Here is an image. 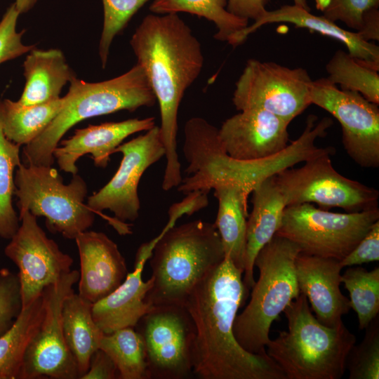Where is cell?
<instances>
[{
	"mask_svg": "<svg viewBox=\"0 0 379 379\" xmlns=\"http://www.w3.org/2000/svg\"><path fill=\"white\" fill-rule=\"evenodd\" d=\"M379 8V0H329L322 10L323 16L335 22L341 21L355 32H359L364 15Z\"/></svg>",
	"mask_w": 379,
	"mask_h": 379,
	"instance_id": "obj_38",
	"label": "cell"
},
{
	"mask_svg": "<svg viewBox=\"0 0 379 379\" xmlns=\"http://www.w3.org/2000/svg\"><path fill=\"white\" fill-rule=\"evenodd\" d=\"M326 77L345 91L360 93L367 100L379 104L378 71L371 69L342 50L337 51L326 65Z\"/></svg>",
	"mask_w": 379,
	"mask_h": 379,
	"instance_id": "obj_31",
	"label": "cell"
},
{
	"mask_svg": "<svg viewBox=\"0 0 379 379\" xmlns=\"http://www.w3.org/2000/svg\"><path fill=\"white\" fill-rule=\"evenodd\" d=\"M37 1L38 0H15L14 3L20 14H23L31 10Z\"/></svg>",
	"mask_w": 379,
	"mask_h": 379,
	"instance_id": "obj_43",
	"label": "cell"
},
{
	"mask_svg": "<svg viewBox=\"0 0 379 379\" xmlns=\"http://www.w3.org/2000/svg\"><path fill=\"white\" fill-rule=\"evenodd\" d=\"M378 220V208L340 213L305 203L286 207L275 235L296 244L301 253L341 260Z\"/></svg>",
	"mask_w": 379,
	"mask_h": 379,
	"instance_id": "obj_8",
	"label": "cell"
},
{
	"mask_svg": "<svg viewBox=\"0 0 379 379\" xmlns=\"http://www.w3.org/2000/svg\"><path fill=\"white\" fill-rule=\"evenodd\" d=\"M362 341L350 349L345 367L350 379L379 378V317L365 328Z\"/></svg>",
	"mask_w": 379,
	"mask_h": 379,
	"instance_id": "obj_34",
	"label": "cell"
},
{
	"mask_svg": "<svg viewBox=\"0 0 379 379\" xmlns=\"http://www.w3.org/2000/svg\"><path fill=\"white\" fill-rule=\"evenodd\" d=\"M288 124L267 111L248 109L227 119L218 135L229 156L255 160L273 155L288 145Z\"/></svg>",
	"mask_w": 379,
	"mask_h": 379,
	"instance_id": "obj_17",
	"label": "cell"
},
{
	"mask_svg": "<svg viewBox=\"0 0 379 379\" xmlns=\"http://www.w3.org/2000/svg\"><path fill=\"white\" fill-rule=\"evenodd\" d=\"M300 247L274 235L257 254L254 266L259 277L252 287L251 299L237 314L233 327L234 337L246 351L265 354L273 321L300 293L295 262Z\"/></svg>",
	"mask_w": 379,
	"mask_h": 379,
	"instance_id": "obj_6",
	"label": "cell"
},
{
	"mask_svg": "<svg viewBox=\"0 0 379 379\" xmlns=\"http://www.w3.org/2000/svg\"><path fill=\"white\" fill-rule=\"evenodd\" d=\"M19 220V227L4 252L18 268L25 308L38 298L47 286L72 271L73 259L46 236L36 217L28 211L20 213Z\"/></svg>",
	"mask_w": 379,
	"mask_h": 379,
	"instance_id": "obj_14",
	"label": "cell"
},
{
	"mask_svg": "<svg viewBox=\"0 0 379 379\" xmlns=\"http://www.w3.org/2000/svg\"><path fill=\"white\" fill-rule=\"evenodd\" d=\"M243 272L227 258L194 288L185 307L195 328L192 372L201 379H286L267 354L244 350L233 331L246 291Z\"/></svg>",
	"mask_w": 379,
	"mask_h": 379,
	"instance_id": "obj_1",
	"label": "cell"
},
{
	"mask_svg": "<svg viewBox=\"0 0 379 379\" xmlns=\"http://www.w3.org/2000/svg\"><path fill=\"white\" fill-rule=\"evenodd\" d=\"M103 27L98 53L103 68L114 37L126 27L131 18L148 0H102Z\"/></svg>",
	"mask_w": 379,
	"mask_h": 379,
	"instance_id": "obj_35",
	"label": "cell"
},
{
	"mask_svg": "<svg viewBox=\"0 0 379 379\" xmlns=\"http://www.w3.org/2000/svg\"><path fill=\"white\" fill-rule=\"evenodd\" d=\"M65 96L34 105H23L18 101H0V112L5 136L20 146L36 139L60 113Z\"/></svg>",
	"mask_w": 379,
	"mask_h": 379,
	"instance_id": "obj_27",
	"label": "cell"
},
{
	"mask_svg": "<svg viewBox=\"0 0 379 379\" xmlns=\"http://www.w3.org/2000/svg\"><path fill=\"white\" fill-rule=\"evenodd\" d=\"M20 15L13 2L8 7L0 21V65L29 52L34 47L22 43L25 29L17 32Z\"/></svg>",
	"mask_w": 379,
	"mask_h": 379,
	"instance_id": "obj_37",
	"label": "cell"
},
{
	"mask_svg": "<svg viewBox=\"0 0 379 379\" xmlns=\"http://www.w3.org/2000/svg\"><path fill=\"white\" fill-rule=\"evenodd\" d=\"M22 310L18 274L0 270V336L13 324Z\"/></svg>",
	"mask_w": 379,
	"mask_h": 379,
	"instance_id": "obj_36",
	"label": "cell"
},
{
	"mask_svg": "<svg viewBox=\"0 0 379 379\" xmlns=\"http://www.w3.org/2000/svg\"><path fill=\"white\" fill-rule=\"evenodd\" d=\"M116 378H119L117 366L112 358L100 348L93 354L88 369L81 378V379Z\"/></svg>",
	"mask_w": 379,
	"mask_h": 379,
	"instance_id": "obj_40",
	"label": "cell"
},
{
	"mask_svg": "<svg viewBox=\"0 0 379 379\" xmlns=\"http://www.w3.org/2000/svg\"><path fill=\"white\" fill-rule=\"evenodd\" d=\"M310 100L339 121L343 147L357 164L379 167L378 105L357 92L340 89L327 78L312 80Z\"/></svg>",
	"mask_w": 379,
	"mask_h": 379,
	"instance_id": "obj_13",
	"label": "cell"
},
{
	"mask_svg": "<svg viewBox=\"0 0 379 379\" xmlns=\"http://www.w3.org/2000/svg\"><path fill=\"white\" fill-rule=\"evenodd\" d=\"M379 260V220L375 222L354 248L340 260L343 267Z\"/></svg>",
	"mask_w": 379,
	"mask_h": 379,
	"instance_id": "obj_39",
	"label": "cell"
},
{
	"mask_svg": "<svg viewBox=\"0 0 379 379\" xmlns=\"http://www.w3.org/2000/svg\"><path fill=\"white\" fill-rule=\"evenodd\" d=\"M154 244L152 239L142 244L136 254L133 271L128 273L113 292L92 305L93 320L104 333L136 326L140 319L154 308L145 300L153 279L151 277L144 281L142 274Z\"/></svg>",
	"mask_w": 379,
	"mask_h": 379,
	"instance_id": "obj_20",
	"label": "cell"
},
{
	"mask_svg": "<svg viewBox=\"0 0 379 379\" xmlns=\"http://www.w3.org/2000/svg\"><path fill=\"white\" fill-rule=\"evenodd\" d=\"M312 81L305 69L250 59L235 84L232 102L239 111L262 109L290 124L312 105Z\"/></svg>",
	"mask_w": 379,
	"mask_h": 379,
	"instance_id": "obj_10",
	"label": "cell"
},
{
	"mask_svg": "<svg viewBox=\"0 0 379 379\" xmlns=\"http://www.w3.org/2000/svg\"><path fill=\"white\" fill-rule=\"evenodd\" d=\"M317 117L310 114L302 134L281 151L255 160H239L226 152L219 153L213 159L212 171L219 184H233L242 188L249 196L253 189L264 180L279 172L305 162L315 157L333 153L334 149L318 147L315 141L327 133L333 124L331 119L324 117L316 123Z\"/></svg>",
	"mask_w": 379,
	"mask_h": 379,
	"instance_id": "obj_16",
	"label": "cell"
},
{
	"mask_svg": "<svg viewBox=\"0 0 379 379\" xmlns=\"http://www.w3.org/2000/svg\"><path fill=\"white\" fill-rule=\"evenodd\" d=\"M92 305L73 291L66 297L62 308L64 338L77 362L80 379L87 372L104 334L93 320Z\"/></svg>",
	"mask_w": 379,
	"mask_h": 379,
	"instance_id": "obj_26",
	"label": "cell"
},
{
	"mask_svg": "<svg viewBox=\"0 0 379 379\" xmlns=\"http://www.w3.org/2000/svg\"><path fill=\"white\" fill-rule=\"evenodd\" d=\"M25 84L18 100L34 105L60 98L62 88L75 77L60 49L29 51L24 62Z\"/></svg>",
	"mask_w": 379,
	"mask_h": 379,
	"instance_id": "obj_24",
	"label": "cell"
},
{
	"mask_svg": "<svg viewBox=\"0 0 379 379\" xmlns=\"http://www.w3.org/2000/svg\"><path fill=\"white\" fill-rule=\"evenodd\" d=\"M79 272L72 270L42 291L44 316L25 353L19 379H77V364L62 332V308Z\"/></svg>",
	"mask_w": 379,
	"mask_h": 379,
	"instance_id": "obj_12",
	"label": "cell"
},
{
	"mask_svg": "<svg viewBox=\"0 0 379 379\" xmlns=\"http://www.w3.org/2000/svg\"><path fill=\"white\" fill-rule=\"evenodd\" d=\"M149 257L153 285L145 300L152 307L183 305L195 286L224 259L215 223L197 220L175 227L168 222Z\"/></svg>",
	"mask_w": 379,
	"mask_h": 379,
	"instance_id": "obj_3",
	"label": "cell"
},
{
	"mask_svg": "<svg viewBox=\"0 0 379 379\" xmlns=\"http://www.w3.org/2000/svg\"><path fill=\"white\" fill-rule=\"evenodd\" d=\"M331 154L319 155L300 168L291 167L274 176L286 206L314 203L323 210L340 208L346 213L378 208V190L339 173Z\"/></svg>",
	"mask_w": 379,
	"mask_h": 379,
	"instance_id": "obj_9",
	"label": "cell"
},
{
	"mask_svg": "<svg viewBox=\"0 0 379 379\" xmlns=\"http://www.w3.org/2000/svg\"><path fill=\"white\" fill-rule=\"evenodd\" d=\"M288 22L296 27L307 28L343 43L348 53L363 65L379 70V47L373 43L364 40L358 32H350L338 26L323 15H313L294 4L284 5L266 12L251 25L237 33L228 42L233 47L241 44L251 34L267 24Z\"/></svg>",
	"mask_w": 379,
	"mask_h": 379,
	"instance_id": "obj_22",
	"label": "cell"
},
{
	"mask_svg": "<svg viewBox=\"0 0 379 379\" xmlns=\"http://www.w3.org/2000/svg\"><path fill=\"white\" fill-rule=\"evenodd\" d=\"M41 295L22 308L12 326L0 336V379H19L26 350L44 316Z\"/></svg>",
	"mask_w": 379,
	"mask_h": 379,
	"instance_id": "obj_28",
	"label": "cell"
},
{
	"mask_svg": "<svg viewBox=\"0 0 379 379\" xmlns=\"http://www.w3.org/2000/svg\"><path fill=\"white\" fill-rule=\"evenodd\" d=\"M130 44L159 105V127L166 160L161 187L169 191L182 179L177 153L178 109L186 90L202 70V48L178 13L147 15Z\"/></svg>",
	"mask_w": 379,
	"mask_h": 379,
	"instance_id": "obj_2",
	"label": "cell"
},
{
	"mask_svg": "<svg viewBox=\"0 0 379 379\" xmlns=\"http://www.w3.org/2000/svg\"><path fill=\"white\" fill-rule=\"evenodd\" d=\"M227 0H153L149 11L154 14L185 12L213 22L217 28L214 38L228 41L248 25V20L227 9Z\"/></svg>",
	"mask_w": 379,
	"mask_h": 379,
	"instance_id": "obj_29",
	"label": "cell"
},
{
	"mask_svg": "<svg viewBox=\"0 0 379 379\" xmlns=\"http://www.w3.org/2000/svg\"><path fill=\"white\" fill-rule=\"evenodd\" d=\"M122 154L119 167L111 180L87 199L88 206L95 213L109 210L124 223L139 217L140 202L138 187L142 174L165 156L159 127L154 126L114 151Z\"/></svg>",
	"mask_w": 379,
	"mask_h": 379,
	"instance_id": "obj_15",
	"label": "cell"
},
{
	"mask_svg": "<svg viewBox=\"0 0 379 379\" xmlns=\"http://www.w3.org/2000/svg\"><path fill=\"white\" fill-rule=\"evenodd\" d=\"M20 147L5 136L0 112V237L9 239L20 225L12 204L15 190L13 173L22 164Z\"/></svg>",
	"mask_w": 379,
	"mask_h": 379,
	"instance_id": "obj_33",
	"label": "cell"
},
{
	"mask_svg": "<svg viewBox=\"0 0 379 379\" xmlns=\"http://www.w3.org/2000/svg\"><path fill=\"white\" fill-rule=\"evenodd\" d=\"M149 379H184L193 371L195 328L183 305L154 307L139 321Z\"/></svg>",
	"mask_w": 379,
	"mask_h": 379,
	"instance_id": "obj_11",
	"label": "cell"
},
{
	"mask_svg": "<svg viewBox=\"0 0 379 379\" xmlns=\"http://www.w3.org/2000/svg\"><path fill=\"white\" fill-rule=\"evenodd\" d=\"M64 107L47 128L23 149L26 165L52 166L53 151L67 131L86 119L121 110L152 107L157 98L139 64L126 73L100 82H86L74 77Z\"/></svg>",
	"mask_w": 379,
	"mask_h": 379,
	"instance_id": "obj_5",
	"label": "cell"
},
{
	"mask_svg": "<svg viewBox=\"0 0 379 379\" xmlns=\"http://www.w3.org/2000/svg\"><path fill=\"white\" fill-rule=\"evenodd\" d=\"M99 348L114 361L121 379H149L147 352L142 335L133 327L104 333Z\"/></svg>",
	"mask_w": 379,
	"mask_h": 379,
	"instance_id": "obj_30",
	"label": "cell"
},
{
	"mask_svg": "<svg viewBox=\"0 0 379 379\" xmlns=\"http://www.w3.org/2000/svg\"><path fill=\"white\" fill-rule=\"evenodd\" d=\"M253 208L246 220V249L243 279L248 291L255 284L253 270L260 250L280 227L286 204L274 176L258 184L252 191Z\"/></svg>",
	"mask_w": 379,
	"mask_h": 379,
	"instance_id": "obj_23",
	"label": "cell"
},
{
	"mask_svg": "<svg viewBox=\"0 0 379 379\" xmlns=\"http://www.w3.org/2000/svg\"><path fill=\"white\" fill-rule=\"evenodd\" d=\"M218 202L214 222L222 244L225 257L243 272L246 249L248 195L240 187L222 184L213 188Z\"/></svg>",
	"mask_w": 379,
	"mask_h": 379,
	"instance_id": "obj_25",
	"label": "cell"
},
{
	"mask_svg": "<svg viewBox=\"0 0 379 379\" xmlns=\"http://www.w3.org/2000/svg\"><path fill=\"white\" fill-rule=\"evenodd\" d=\"M293 4L306 11H310L307 0H293Z\"/></svg>",
	"mask_w": 379,
	"mask_h": 379,
	"instance_id": "obj_44",
	"label": "cell"
},
{
	"mask_svg": "<svg viewBox=\"0 0 379 379\" xmlns=\"http://www.w3.org/2000/svg\"><path fill=\"white\" fill-rule=\"evenodd\" d=\"M154 126L153 117L89 125L77 129L72 137L61 140V146L55 147L53 157L60 168L72 175L78 172L77 161L86 154H91L95 166L106 168L110 156L124 139Z\"/></svg>",
	"mask_w": 379,
	"mask_h": 379,
	"instance_id": "obj_21",
	"label": "cell"
},
{
	"mask_svg": "<svg viewBox=\"0 0 379 379\" xmlns=\"http://www.w3.org/2000/svg\"><path fill=\"white\" fill-rule=\"evenodd\" d=\"M341 283L350 293V307L357 313L359 329H365L379 313V267L368 271L350 267L341 274Z\"/></svg>",
	"mask_w": 379,
	"mask_h": 379,
	"instance_id": "obj_32",
	"label": "cell"
},
{
	"mask_svg": "<svg viewBox=\"0 0 379 379\" xmlns=\"http://www.w3.org/2000/svg\"><path fill=\"white\" fill-rule=\"evenodd\" d=\"M360 36L365 41L379 40V9H373L367 12L363 18L362 27L359 32Z\"/></svg>",
	"mask_w": 379,
	"mask_h": 379,
	"instance_id": "obj_42",
	"label": "cell"
},
{
	"mask_svg": "<svg viewBox=\"0 0 379 379\" xmlns=\"http://www.w3.org/2000/svg\"><path fill=\"white\" fill-rule=\"evenodd\" d=\"M270 0H227V9L233 15L247 20H258L267 11Z\"/></svg>",
	"mask_w": 379,
	"mask_h": 379,
	"instance_id": "obj_41",
	"label": "cell"
},
{
	"mask_svg": "<svg viewBox=\"0 0 379 379\" xmlns=\"http://www.w3.org/2000/svg\"><path fill=\"white\" fill-rule=\"evenodd\" d=\"M295 267L300 291L307 297L316 318L330 327L340 324L351 307L340 289L343 268L340 260L300 252Z\"/></svg>",
	"mask_w": 379,
	"mask_h": 379,
	"instance_id": "obj_19",
	"label": "cell"
},
{
	"mask_svg": "<svg viewBox=\"0 0 379 379\" xmlns=\"http://www.w3.org/2000/svg\"><path fill=\"white\" fill-rule=\"evenodd\" d=\"M14 181L20 213L28 211L36 218L44 217L51 232L75 239L93 225L95 213L84 203L88 187L77 173L65 185L52 166L21 164Z\"/></svg>",
	"mask_w": 379,
	"mask_h": 379,
	"instance_id": "obj_7",
	"label": "cell"
},
{
	"mask_svg": "<svg viewBox=\"0 0 379 379\" xmlns=\"http://www.w3.org/2000/svg\"><path fill=\"white\" fill-rule=\"evenodd\" d=\"M288 331L270 339L266 352L284 373L286 379H340L346 358L356 337L342 321L335 327L314 317L303 293L283 312Z\"/></svg>",
	"mask_w": 379,
	"mask_h": 379,
	"instance_id": "obj_4",
	"label": "cell"
},
{
	"mask_svg": "<svg viewBox=\"0 0 379 379\" xmlns=\"http://www.w3.org/2000/svg\"><path fill=\"white\" fill-rule=\"evenodd\" d=\"M74 240L80 261L78 293L94 304L125 279L126 260L117 244L103 232L86 230Z\"/></svg>",
	"mask_w": 379,
	"mask_h": 379,
	"instance_id": "obj_18",
	"label": "cell"
}]
</instances>
